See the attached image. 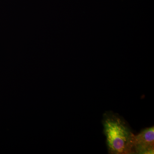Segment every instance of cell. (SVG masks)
<instances>
[{
	"instance_id": "1",
	"label": "cell",
	"mask_w": 154,
	"mask_h": 154,
	"mask_svg": "<svg viewBox=\"0 0 154 154\" xmlns=\"http://www.w3.org/2000/svg\"><path fill=\"white\" fill-rule=\"evenodd\" d=\"M102 123L109 153L133 154L131 140L134 134L123 119L116 113L106 112Z\"/></svg>"
},
{
	"instance_id": "2",
	"label": "cell",
	"mask_w": 154,
	"mask_h": 154,
	"mask_svg": "<svg viewBox=\"0 0 154 154\" xmlns=\"http://www.w3.org/2000/svg\"><path fill=\"white\" fill-rule=\"evenodd\" d=\"M131 144L133 154H154V127L143 130L137 135L133 134Z\"/></svg>"
}]
</instances>
